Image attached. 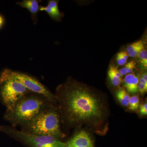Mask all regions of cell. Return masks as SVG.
<instances>
[{
  "mask_svg": "<svg viewBox=\"0 0 147 147\" xmlns=\"http://www.w3.org/2000/svg\"><path fill=\"white\" fill-rule=\"evenodd\" d=\"M69 119L77 123L95 124L102 120L104 106L90 87L70 80L60 88Z\"/></svg>",
  "mask_w": 147,
  "mask_h": 147,
  "instance_id": "6da1fadb",
  "label": "cell"
},
{
  "mask_svg": "<svg viewBox=\"0 0 147 147\" xmlns=\"http://www.w3.org/2000/svg\"><path fill=\"white\" fill-rule=\"evenodd\" d=\"M44 103L36 96H23L7 109L6 117L14 123H30L42 111Z\"/></svg>",
  "mask_w": 147,
  "mask_h": 147,
  "instance_id": "7a4b0ae2",
  "label": "cell"
},
{
  "mask_svg": "<svg viewBox=\"0 0 147 147\" xmlns=\"http://www.w3.org/2000/svg\"><path fill=\"white\" fill-rule=\"evenodd\" d=\"M29 123L32 134L57 138L64 137L60 127L59 115L54 110L41 111Z\"/></svg>",
  "mask_w": 147,
  "mask_h": 147,
  "instance_id": "3957f363",
  "label": "cell"
},
{
  "mask_svg": "<svg viewBox=\"0 0 147 147\" xmlns=\"http://www.w3.org/2000/svg\"><path fill=\"white\" fill-rule=\"evenodd\" d=\"M0 92L7 109L30 92L21 82L1 74L0 76Z\"/></svg>",
  "mask_w": 147,
  "mask_h": 147,
  "instance_id": "277c9868",
  "label": "cell"
},
{
  "mask_svg": "<svg viewBox=\"0 0 147 147\" xmlns=\"http://www.w3.org/2000/svg\"><path fill=\"white\" fill-rule=\"evenodd\" d=\"M1 74L7 77L18 80L30 92L41 95L48 100H53L55 99V96L44 85L32 76L9 69H5Z\"/></svg>",
  "mask_w": 147,
  "mask_h": 147,
  "instance_id": "5b68a950",
  "label": "cell"
},
{
  "mask_svg": "<svg viewBox=\"0 0 147 147\" xmlns=\"http://www.w3.org/2000/svg\"><path fill=\"white\" fill-rule=\"evenodd\" d=\"M12 133L32 147H66L65 143L53 136L36 135L17 130H13Z\"/></svg>",
  "mask_w": 147,
  "mask_h": 147,
  "instance_id": "8992f818",
  "label": "cell"
},
{
  "mask_svg": "<svg viewBox=\"0 0 147 147\" xmlns=\"http://www.w3.org/2000/svg\"><path fill=\"white\" fill-rule=\"evenodd\" d=\"M65 144L66 147H94L90 134L83 130L76 133Z\"/></svg>",
  "mask_w": 147,
  "mask_h": 147,
  "instance_id": "52a82bcc",
  "label": "cell"
},
{
  "mask_svg": "<svg viewBox=\"0 0 147 147\" xmlns=\"http://www.w3.org/2000/svg\"><path fill=\"white\" fill-rule=\"evenodd\" d=\"M59 1L57 0H49L47 5L40 6L39 11H45L53 20L59 22L64 15L59 9Z\"/></svg>",
  "mask_w": 147,
  "mask_h": 147,
  "instance_id": "ba28073f",
  "label": "cell"
},
{
  "mask_svg": "<svg viewBox=\"0 0 147 147\" xmlns=\"http://www.w3.org/2000/svg\"><path fill=\"white\" fill-rule=\"evenodd\" d=\"M39 2L37 0H24L17 3L18 5L29 11L34 25L36 24L38 22V13L40 7Z\"/></svg>",
  "mask_w": 147,
  "mask_h": 147,
  "instance_id": "9c48e42d",
  "label": "cell"
},
{
  "mask_svg": "<svg viewBox=\"0 0 147 147\" xmlns=\"http://www.w3.org/2000/svg\"><path fill=\"white\" fill-rule=\"evenodd\" d=\"M124 84L127 92L134 94L138 91L139 78L134 74H127L124 79Z\"/></svg>",
  "mask_w": 147,
  "mask_h": 147,
  "instance_id": "30bf717a",
  "label": "cell"
},
{
  "mask_svg": "<svg viewBox=\"0 0 147 147\" xmlns=\"http://www.w3.org/2000/svg\"><path fill=\"white\" fill-rule=\"evenodd\" d=\"M144 49V43L142 40H138L129 45L127 47V53L129 57L131 58L135 57L139 55V53Z\"/></svg>",
  "mask_w": 147,
  "mask_h": 147,
  "instance_id": "8fae6325",
  "label": "cell"
},
{
  "mask_svg": "<svg viewBox=\"0 0 147 147\" xmlns=\"http://www.w3.org/2000/svg\"><path fill=\"white\" fill-rule=\"evenodd\" d=\"M108 76L110 82L115 86L120 85L122 82V75L119 70L114 66H110L108 71Z\"/></svg>",
  "mask_w": 147,
  "mask_h": 147,
  "instance_id": "7c38bea8",
  "label": "cell"
},
{
  "mask_svg": "<svg viewBox=\"0 0 147 147\" xmlns=\"http://www.w3.org/2000/svg\"><path fill=\"white\" fill-rule=\"evenodd\" d=\"M116 97L123 106L125 107L128 106L130 96L125 90L121 89L118 90L116 92Z\"/></svg>",
  "mask_w": 147,
  "mask_h": 147,
  "instance_id": "4fadbf2b",
  "label": "cell"
},
{
  "mask_svg": "<svg viewBox=\"0 0 147 147\" xmlns=\"http://www.w3.org/2000/svg\"><path fill=\"white\" fill-rule=\"evenodd\" d=\"M136 63L133 61L127 63L123 67L119 70L121 75L123 76L131 74L136 67Z\"/></svg>",
  "mask_w": 147,
  "mask_h": 147,
  "instance_id": "5bb4252c",
  "label": "cell"
},
{
  "mask_svg": "<svg viewBox=\"0 0 147 147\" xmlns=\"http://www.w3.org/2000/svg\"><path fill=\"white\" fill-rule=\"evenodd\" d=\"M129 56L126 51H122L117 54L116 59L118 65L119 66L124 65L127 63Z\"/></svg>",
  "mask_w": 147,
  "mask_h": 147,
  "instance_id": "9a60e30c",
  "label": "cell"
},
{
  "mask_svg": "<svg viewBox=\"0 0 147 147\" xmlns=\"http://www.w3.org/2000/svg\"><path fill=\"white\" fill-rule=\"evenodd\" d=\"M139 98L137 95H134L130 97L129 104V108L132 111H135L138 109L139 107Z\"/></svg>",
  "mask_w": 147,
  "mask_h": 147,
  "instance_id": "2e32d148",
  "label": "cell"
},
{
  "mask_svg": "<svg viewBox=\"0 0 147 147\" xmlns=\"http://www.w3.org/2000/svg\"><path fill=\"white\" fill-rule=\"evenodd\" d=\"M142 67L146 69L147 67V51L144 49L137 56Z\"/></svg>",
  "mask_w": 147,
  "mask_h": 147,
  "instance_id": "e0dca14e",
  "label": "cell"
},
{
  "mask_svg": "<svg viewBox=\"0 0 147 147\" xmlns=\"http://www.w3.org/2000/svg\"><path fill=\"white\" fill-rule=\"evenodd\" d=\"M139 112L142 115L146 116L147 115V102H145L142 104L140 107Z\"/></svg>",
  "mask_w": 147,
  "mask_h": 147,
  "instance_id": "ac0fdd59",
  "label": "cell"
},
{
  "mask_svg": "<svg viewBox=\"0 0 147 147\" xmlns=\"http://www.w3.org/2000/svg\"><path fill=\"white\" fill-rule=\"evenodd\" d=\"M138 91L142 94H144L147 91V86L144 84L139 83L138 86Z\"/></svg>",
  "mask_w": 147,
  "mask_h": 147,
  "instance_id": "d6986e66",
  "label": "cell"
},
{
  "mask_svg": "<svg viewBox=\"0 0 147 147\" xmlns=\"http://www.w3.org/2000/svg\"><path fill=\"white\" fill-rule=\"evenodd\" d=\"M5 23V19L4 17L0 14V29L2 28Z\"/></svg>",
  "mask_w": 147,
  "mask_h": 147,
  "instance_id": "ffe728a7",
  "label": "cell"
},
{
  "mask_svg": "<svg viewBox=\"0 0 147 147\" xmlns=\"http://www.w3.org/2000/svg\"><path fill=\"white\" fill-rule=\"evenodd\" d=\"M139 83L144 84V85L147 86V81L143 79L142 77H141L140 79H139Z\"/></svg>",
  "mask_w": 147,
  "mask_h": 147,
  "instance_id": "44dd1931",
  "label": "cell"
},
{
  "mask_svg": "<svg viewBox=\"0 0 147 147\" xmlns=\"http://www.w3.org/2000/svg\"><path fill=\"white\" fill-rule=\"evenodd\" d=\"M142 78L144 79L146 81H147V74L146 72H145V73L143 74L142 76Z\"/></svg>",
  "mask_w": 147,
  "mask_h": 147,
  "instance_id": "7402d4cb",
  "label": "cell"
}]
</instances>
